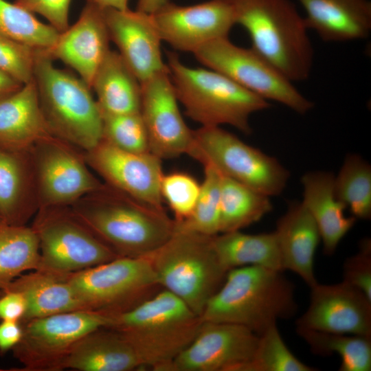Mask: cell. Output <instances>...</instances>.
<instances>
[{"instance_id":"obj_27","label":"cell","mask_w":371,"mask_h":371,"mask_svg":"<svg viewBox=\"0 0 371 371\" xmlns=\"http://www.w3.org/2000/svg\"><path fill=\"white\" fill-rule=\"evenodd\" d=\"M67 275L33 270L8 285L5 290L21 291L27 300V311L21 324L35 318L87 310L67 281Z\"/></svg>"},{"instance_id":"obj_12","label":"cell","mask_w":371,"mask_h":371,"mask_svg":"<svg viewBox=\"0 0 371 371\" xmlns=\"http://www.w3.org/2000/svg\"><path fill=\"white\" fill-rule=\"evenodd\" d=\"M109 315L90 310L62 313L23 324L21 341L12 350L25 371H60L76 344L87 334L107 327Z\"/></svg>"},{"instance_id":"obj_24","label":"cell","mask_w":371,"mask_h":371,"mask_svg":"<svg viewBox=\"0 0 371 371\" xmlns=\"http://www.w3.org/2000/svg\"><path fill=\"white\" fill-rule=\"evenodd\" d=\"M335 175L324 170L308 171L301 177L302 203L319 232L325 255H333L341 240L352 228L357 218L345 215L346 207L334 194Z\"/></svg>"},{"instance_id":"obj_25","label":"cell","mask_w":371,"mask_h":371,"mask_svg":"<svg viewBox=\"0 0 371 371\" xmlns=\"http://www.w3.org/2000/svg\"><path fill=\"white\" fill-rule=\"evenodd\" d=\"M51 136L34 80L0 100V146L30 151L36 144Z\"/></svg>"},{"instance_id":"obj_10","label":"cell","mask_w":371,"mask_h":371,"mask_svg":"<svg viewBox=\"0 0 371 371\" xmlns=\"http://www.w3.org/2000/svg\"><path fill=\"white\" fill-rule=\"evenodd\" d=\"M31 227L38 238L40 270L66 275L118 258L69 206L39 208Z\"/></svg>"},{"instance_id":"obj_9","label":"cell","mask_w":371,"mask_h":371,"mask_svg":"<svg viewBox=\"0 0 371 371\" xmlns=\"http://www.w3.org/2000/svg\"><path fill=\"white\" fill-rule=\"evenodd\" d=\"M66 277L85 309L107 315L128 311L163 289L146 257H118Z\"/></svg>"},{"instance_id":"obj_13","label":"cell","mask_w":371,"mask_h":371,"mask_svg":"<svg viewBox=\"0 0 371 371\" xmlns=\"http://www.w3.org/2000/svg\"><path fill=\"white\" fill-rule=\"evenodd\" d=\"M80 150L54 135L31 148L38 209L69 206L103 186Z\"/></svg>"},{"instance_id":"obj_16","label":"cell","mask_w":371,"mask_h":371,"mask_svg":"<svg viewBox=\"0 0 371 371\" xmlns=\"http://www.w3.org/2000/svg\"><path fill=\"white\" fill-rule=\"evenodd\" d=\"M151 14L162 41L192 54L211 41L228 37L236 24L233 6L225 0L187 6L169 1Z\"/></svg>"},{"instance_id":"obj_40","label":"cell","mask_w":371,"mask_h":371,"mask_svg":"<svg viewBox=\"0 0 371 371\" xmlns=\"http://www.w3.org/2000/svg\"><path fill=\"white\" fill-rule=\"evenodd\" d=\"M344 281L361 291L371 300V241L365 238L359 250L346 259L343 267Z\"/></svg>"},{"instance_id":"obj_21","label":"cell","mask_w":371,"mask_h":371,"mask_svg":"<svg viewBox=\"0 0 371 371\" xmlns=\"http://www.w3.org/2000/svg\"><path fill=\"white\" fill-rule=\"evenodd\" d=\"M275 233L280 251L283 270L297 274L309 286L317 281L314 260L321 242L319 232L302 201H291L277 221Z\"/></svg>"},{"instance_id":"obj_8","label":"cell","mask_w":371,"mask_h":371,"mask_svg":"<svg viewBox=\"0 0 371 371\" xmlns=\"http://www.w3.org/2000/svg\"><path fill=\"white\" fill-rule=\"evenodd\" d=\"M188 155L221 175L269 196L285 189L289 171L274 157L253 147L221 126H201L193 131Z\"/></svg>"},{"instance_id":"obj_2","label":"cell","mask_w":371,"mask_h":371,"mask_svg":"<svg viewBox=\"0 0 371 371\" xmlns=\"http://www.w3.org/2000/svg\"><path fill=\"white\" fill-rule=\"evenodd\" d=\"M282 273L253 265L228 271L201 321L237 324L259 335L278 319L292 317L297 310L294 286Z\"/></svg>"},{"instance_id":"obj_7","label":"cell","mask_w":371,"mask_h":371,"mask_svg":"<svg viewBox=\"0 0 371 371\" xmlns=\"http://www.w3.org/2000/svg\"><path fill=\"white\" fill-rule=\"evenodd\" d=\"M212 237L175 229L164 244L145 256L161 288L199 316L228 272L218 257Z\"/></svg>"},{"instance_id":"obj_35","label":"cell","mask_w":371,"mask_h":371,"mask_svg":"<svg viewBox=\"0 0 371 371\" xmlns=\"http://www.w3.org/2000/svg\"><path fill=\"white\" fill-rule=\"evenodd\" d=\"M204 179L192 214L175 229L213 236L219 234L221 175L213 167L205 165Z\"/></svg>"},{"instance_id":"obj_4","label":"cell","mask_w":371,"mask_h":371,"mask_svg":"<svg viewBox=\"0 0 371 371\" xmlns=\"http://www.w3.org/2000/svg\"><path fill=\"white\" fill-rule=\"evenodd\" d=\"M236 24L249 35L251 46L292 82L306 80L314 50L308 27L290 0H229Z\"/></svg>"},{"instance_id":"obj_37","label":"cell","mask_w":371,"mask_h":371,"mask_svg":"<svg viewBox=\"0 0 371 371\" xmlns=\"http://www.w3.org/2000/svg\"><path fill=\"white\" fill-rule=\"evenodd\" d=\"M102 140L131 153H150L146 126L138 113H102Z\"/></svg>"},{"instance_id":"obj_26","label":"cell","mask_w":371,"mask_h":371,"mask_svg":"<svg viewBox=\"0 0 371 371\" xmlns=\"http://www.w3.org/2000/svg\"><path fill=\"white\" fill-rule=\"evenodd\" d=\"M142 368L133 348L117 331L102 327L87 334L64 363L80 371H131Z\"/></svg>"},{"instance_id":"obj_15","label":"cell","mask_w":371,"mask_h":371,"mask_svg":"<svg viewBox=\"0 0 371 371\" xmlns=\"http://www.w3.org/2000/svg\"><path fill=\"white\" fill-rule=\"evenodd\" d=\"M258 335L234 324L202 322L194 339L169 371H243L252 359Z\"/></svg>"},{"instance_id":"obj_45","label":"cell","mask_w":371,"mask_h":371,"mask_svg":"<svg viewBox=\"0 0 371 371\" xmlns=\"http://www.w3.org/2000/svg\"><path fill=\"white\" fill-rule=\"evenodd\" d=\"M87 3H91L101 9L111 8L118 10L128 9V0H86Z\"/></svg>"},{"instance_id":"obj_1","label":"cell","mask_w":371,"mask_h":371,"mask_svg":"<svg viewBox=\"0 0 371 371\" xmlns=\"http://www.w3.org/2000/svg\"><path fill=\"white\" fill-rule=\"evenodd\" d=\"M76 216L118 257H145L173 234L175 223L164 208L104 183L69 205Z\"/></svg>"},{"instance_id":"obj_43","label":"cell","mask_w":371,"mask_h":371,"mask_svg":"<svg viewBox=\"0 0 371 371\" xmlns=\"http://www.w3.org/2000/svg\"><path fill=\"white\" fill-rule=\"evenodd\" d=\"M23 333L21 322H0V355L12 350L21 341Z\"/></svg>"},{"instance_id":"obj_30","label":"cell","mask_w":371,"mask_h":371,"mask_svg":"<svg viewBox=\"0 0 371 371\" xmlns=\"http://www.w3.org/2000/svg\"><path fill=\"white\" fill-rule=\"evenodd\" d=\"M272 210L270 196L221 175L219 234L240 231Z\"/></svg>"},{"instance_id":"obj_33","label":"cell","mask_w":371,"mask_h":371,"mask_svg":"<svg viewBox=\"0 0 371 371\" xmlns=\"http://www.w3.org/2000/svg\"><path fill=\"white\" fill-rule=\"evenodd\" d=\"M336 199L357 219L371 218V166L360 155L348 154L334 178Z\"/></svg>"},{"instance_id":"obj_22","label":"cell","mask_w":371,"mask_h":371,"mask_svg":"<svg viewBox=\"0 0 371 371\" xmlns=\"http://www.w3.org/2000/svg\"><path fill=\"white\" fill-rule=\"evenodd\" d=\"M305 11L304 21L324 42L341 43L367 38L371 32L368 0H297Z\"/></svg>"},{"instance_id":"obj_29","label":"cell","mask_w":371,"mask_h":371,"mask_svg":"<svg viewBox=\"0 0 371 371\" xmlns=\"http://www.w3.org/2000/svg\"><path fill=\"white\" fill-rule=\"evenodd\" d=\"M212 240L218 257L227 271L251 265L284 271L274 231L257 234L240 230L220 233L213 236Z\"/></svg>"},{"instance_id":"obj_18","label":"cell","mask_w":371,"mask_h":371,"mask_svg":"<svg viewBox=\"0 0 371 371\" xmlns=\"http://www.w3.org/2000/svg\"><path fill=\"white\" fill-rule=\"evenodd\" d=\"M310 288V304L296 328L371 337V300L361 291L344 280Z\"/></svg>"},{"instance_id":"obj_3","label":"cell","mask_w":371,"mask_h":371,"mask_svg":"<svg viewBox=\"0 0 371 371\" xmlns=\"http://www.w3.org/2000/svg\"><path fill=\"white\" fill-rule=\"evenodd\" d=\"M107 327L120 333L142 368L169 371L174 359L194 339L202 321L186 303L161 289L135 308L109 315Z\"/></svg>"},{"instance_id":"obj_48","label":"cell","mask_w":371,"mask_h":371,"mask_svg":"<svg viewBox=\"0 0 371 371\" xmlns=\"http://www.w3.org/2000/svg\"><path fill=\"white\" fill-rule=\"evenodd\" d=\"M0 221H1V218H0Z\"/></svg>"},{"instance_id":"obj_14","label":"cell","mask_w":371,"mask_h":371,"mask_svg":"<svg viewBox=\"0 0 371 371\" xmlns=\"http://www.w3.org/2000/svg\"><path fill=\"white\" fill-rule=\"evenodd\" d=\"M178 103L168 67L141 83L139 113L150 151L161 159L188 155L192 144L193 131L185 122Z\"/></svg>"},{"instance_id":"obj_31","label":"cell","mask_w":371,"mask_h":371,"mask_svg":"<svg viewBox=\"0 0 371 371\" xmlns=\"http://www.w3.org/2000/svg\"><path fill=\"white\" fill-rule=\"evenodd\" d=\"M37 235L31 226L0 221V294L16 278L40 268Z\"/></svg>"},{"instance_id":"obj_44","label":"cell","mask_w":371,"mask_h":371,"mask_svg":"<svg viewBox=\"0 0 371 371\" xmlns=\"http://www.w3.org/2000/svg\"><path fill=\"white\" fill-rule=\"evenodd\" d=\"M23 85L0 70V100L19 90Z\"/></svg>"},{"instance_id":"obj_32","label":"cell","mask_w":371,"mask_h":371,"mask_svg":"<svg viewBox=\"0 0 371 371\" xmlns=\"http://www.w3.org/2000/svg\"><path fill=\"white\" fill-rule=\"evenodd\" d=\"M296 332L313 353L339 355L340 371L371 370V337L318 331L296 328Z\"/></svg>"},{"instance_id":"obj_34","label":"cell","mask_w":371,"mask_h":371,"mask_svg":"<svg viewBox=\"0 0 371 371\" xmlns=\"http://www.w3.org/2000/svg\"><path fill=\"white\" fill-rule=\"evenodd\" d=\"M0 34L34 48L45 49L54 45L60 32L14 3L0 0Z\"/></svg>"},{"instance_id":"obj_20","label":"cell","mask_w":371,"mask_h":371,"mask_svg":"<svg viewBox=\"0 0 371 371\" xmlns=\"http://www.w3.org/2000/svg\"><path fill=\"white\" fill-rule=\"evenodd\" d=\"M110 41L102 9L87 3L78 21L60 33L54 45L44 52L53 60H60L74 69L91 88L98 68L111 50Z\"/></svg>"},{"instance_id":"obj_36","label":"cell","mask_w":371,"mask_h":371,"mask_svg":"<svg viewBox=\"0 0 371 371\" xmlns=\"http://www.w3.org/2000/svg\"><path fill=\"white\" fill-rule=\"evenodd\" d=\"M299 360L285 344L277 325L258 335V342L252 359L243 371H314Z\"/></svg>"},{"instance_id":"obj_23","label":"cell","mask_w":371,"mask_h":371,"mask_svg":"<svg viewBox=\"0 0 371 371\" xmlns=\"http://www.w3.org/2000/svg\"><path fill=\"white\" fill-rule=\"evenodd\" d=\"M38 210L30 150L0 146V218L25 225Z\"/></svg>"},{"instance_id":"obj_41","label":"cell","mask_w":371,"mask_h":371,"mask_svg":"<svg viewBox=\"0 0 371 371\" xmlns=\"http://www.w3.org/2000/svg\"><path fill=\"white\" fill-rule=\"evenodd\" d=\"M72 0H16L14 3L47 19L60 33L69 27V12Z\"/></svg>"},{"instance_id":"obj_47","label":"cell","mask_w":371,"mask_h":371,"mask_svg":"<svg viewBox=\"0 0 371 371\" xmlns=\"http://www.w3.org/2000/svg\"><path fill=\"white\" fill-rule=\"evenodd\" d=\"M225 1H229V0H225Z\"/></svg>"},{"instance_id":"obj_11","label":"cell","mask_w":371,"mask_h":371,"mask_svg":"<svg viewBox=\"0 0 371 371\" xmlns=\"http://www.w3.org/2000/svg\"><path fill=\"white\" fill-rule=\"evenodd\" d=\"M193 54L207 68L223 74L262 99L277 102L300 115L314 107L311 100L254 49L238 46L228 37L211 41Z\"/></svg>"},{"instance_id":"obj_46","label":"cell","mask_w":371,"mask_h":371,"mask_svg":"<svg viewBox=\"0 0 371 371\" xmlns=\"http://www.w3.org/2000/svg\"><path fill=\"white\" fill-rule=\"evenodd\" d=\"M169 1L170 0H138L137 10L151 14Z\"/></svg>"},{"instance_id":"obj_28","label":"cell","mask_w":371,"mask_h":371,"mask_svg":"<svg viewBox=\"0 0 371 371\" xmlns=\"http://www.w3.org/2000/svg\"><path fill=\"white\" fill-rule=\"evenodd\" d=\"M91 89L101 113H138L141 83L118 52L110 50L98 68Z\"/></svg>"},{"instance_id":"obj_17","label":"cell","mask_w":371,"mask_h":371,"mask_svg":"<svg viewBox=\"0 0 371 371\" xmlns=\"http://www.w3.org/2000/svg\"><path fill=\"white\" fill-rule=\"evenodd\" d=\"M89 166L104 183L159 208H164L160 184L161 159L151 153H135L101 140L84 152Z\"/></svg>"},{"instance_id":"obj_38","label":"cell","mask_w":371,"mask_h":371,"mask_svg":"<svg viewBox=\"0 0 371 371\" xmlns=\"http://www.w3.org/2000/svg\"><path fill=\"white\" fill-rule=\"evenodd\" d=\"M200 189L201 184L189 174H164L160 184L161 195L172 212L175 223L183 222L192 214Z\"/></svg>"},{"instance_id":"obj_6","label":"cell","mask_w":371,"mask_h":371,"mask_svg":"<svg viewBox=\"0 0 371 371\" xmlns=\"http://www.w3.org/2000/svg\"><path fill=\"white\" fill-rule=\"evenodd\" d=\"M34 81L52 134L85 152L102 139V117L91 88L71 72L56 67L38 49Z\"/></svg>"},{"instance_id":"obj_39","label":"cell","mask_w":371,"mask_h":371,"mask_svg":"<svg viewBox=\"0 0 371 371\" xmlns=\"http://www.w3.org/2000/svg\"><path fill=\"white\" fill-rule=\"evenodd\" d=\"M38 49L0 34V70L23 85L33 81Z\"/></svg>"},{"instance_id":"obj_5","label":"cell","mask_w":371,"mask_h":371,"mask_svg":"<svg viewBox=\"0 0 371 371\" xmlns=\"http://www.w3.org/2000/svg\"><path fill=\"white\" fill-rule=\"evenodd\" d=\"M166 65L179 102L201 126L229 125L249 135L251 115L271 106L216 71L184 65L175 53H167Z\"/></svg>"},{"instance_id":"obj_42","label":"cell","mask_w":371,"mask_h":371,"mask_svg":"<svg viewBox=\"0 0 371 371\" xmlns=\"http://www.w3.org/2000/svg\"><path fill=\"white\" fill-rule=\"evenodd\" d=\"M27 308V300L21 291L8 289L0 294V321L21 322Z\"/></svg>"},{"instance_id":"obj_19","label":"cell","mask_w":371,"mask_h":371,"mask_svg":"<svg viewBox=\"0 0 371 371\" xmlns=\"http://www.w3.org/2000/svg\"><path fill=\"white\" fill-rule=\"evenodd\" d=\"M102 11L111 41L140 83L167 68L152 14L129 8Z\"/></svg>"}]
</instances>
